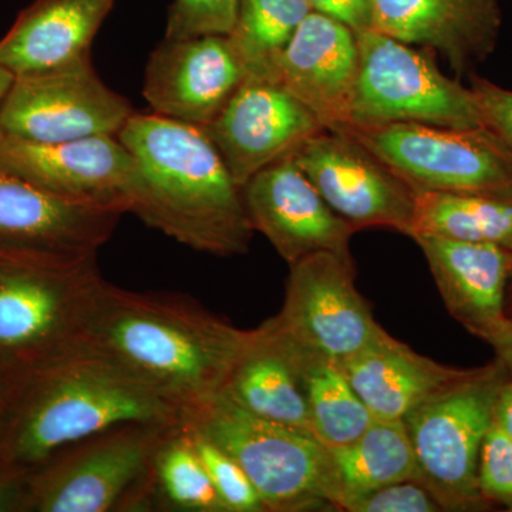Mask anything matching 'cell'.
Instances as JSON below:
<instances>
[{
    "label": "cell",
    "instance_id": "2",
    "mask_svg": "<svg viewBox=\"0 0 512 512\" xmlns=\"http://www.w3.org/2000/svg\"><path fill=\"white\" fill-rule=\"evenodd\" d=\"M117 137L140 173L131 214L195 251L247 254L255 231L242 190L202 128L134 113Z\"/></svg>",
    "mask_w": 512,
    "mask_h": 512
},
{
    "label": "cell",
    "instance_id": "3",
    "mask_svg": "<svg viewBox=\"0 0 512 512\" xmlns=\"http://www.w3.org/2000/svg\"><path fill=\"white\" fill-rule=\"evenodd\" d=\"M124 423H183L147 384L89 350L25 372L0 429V470L26 474L64 448Z\"/></svg>",
    "mask_w": 512,
    "mask_h": 512
},
{
    "label": "cell",
    "instance_id": "16",
    "mask_svg": "<svg viewBox=\"0 0 512 512\" xmlns=\"http://www.w3.org/2000/svg\"><path fill=\"white\" fill-rule=\"evenodd\" d=\"M244 80L227 35L165 37L148 57L143 96L157 116L205 128Z\"/></svg>",
    "mask_w": 512,
    "mask_h": 512
},
{
    "label": "cell",
    "instance_id": "17",
    "mask_svg": "<svg viewBox=\"0 0 512 512\" xmlns=\"http://www.w3.org/2000/svg\"><path fill=\"white\" fill-rule=\"evenodd\" d=\"M242 198L254 231L289 265L316 252L349 254L356 229L326 204L291 156L256 173Z\"/></svg>",
    "mask_w": 512,
    "mask_h": 512
},
{
    "label": "cell",
    "instance_id": "38",
    "mask_svg": "<svg viewBox=\"0 0 512 512\" xmlns=\"http://www.w3.org/2000/svg\"><path fill=\"white\" fill-rule=\"evenodd\" d=\"M493 348L512 379V328L494 343Z\"/></svg>",
    "mask_w": 512,
    "mask_h": 512
},
{
    "label": "cell",
    "instance_id": "32",
    "mask_svg": "<svg viewBox=\"0 0 512 512\" xmlns=\"http://www.w3.org/2000/svg\"><path fill=\"white\" fill-rule=\"evenodd\" d=\"M439 501L426 485L417 480L384 485L353 498L346 504L350 512H434L441 511Z\"/></svg>",
    "mask_w": 512,
    "mask_h": 512
},
{
    "label": "cell",
    "instance_id": "14",
    "mask_svg": "<svg viewBox=\"0 0 512 512\" xmlns=\"http://www.w3.org/2000/svg\"><path fill=\"white\" fill-rule=\"evenodd\" d=\"M0 165L56 197L123 214L140 181L136 160L117 136L40 144L0 133Z\"/></svg>",
    "mask_w": 512,
    "mask_h": 512
},
{
    "label": "cell",
    "instance_id": "8",
    "mask_svg": "<svg viewBox=\"0 0 512 512\" xmlns=\"http://www.w3.org/2000/svg\"><path fill=\"white\" fill-rule=\"evenodd\" d=\"M356 39L359 69L345 128L390 123L487 127L473 90L441 73L429 55L375 29L357 32Z\"/></svg>",
    "mask_w": 512,
    "mask_h": 512
},
{
    "label": "cell",
    "instance_id": "31",
    "mask_svg": "<svg viewBox=\"0 0 512 512\" xmlns=\"http://www.w3.org/2000/svg\"><path fill=\"white\" fill-rule=\"evenodd\" d=\"M478 484L487 503L495 501L512 511V440L494 423L481 447Z\"/></svg>",
    "mask_w": 512,
    "mask_h": 512
},
{
    "label": "cell",
    "instance_id": "24",
    "mask_svg": "<svg viewBox=\"0 0 512 512\" xmlns=\"http://www.w3.org/2000/svg\"><path fill=\"white\" fill-rule=\"evenodd\" d=\"M338 483L339 510L353 498L400 481H419V467L404 420L372 421L345 446L330 448Z\"/></svg>",
    "mask_w": 512,
    "mask_h": 512
},
{
    "label": "cell",
    "instance_id": "39",
    "mask_svg": "<svg viewBox=\"0 0 512 512\" xmlns=\"http://www.w3.org/2000/svg\"><path fill=\"white\" fill-rule=\"evenodd\" d=\"M15 79V74L10 72L8 67L0 62V104L8 96L9 90L12 89L13 83H15Z\"/></svg>",
    "mask_w": 512,
    "mask_h": 512
},
{
    "label": "cell",
    "instance_id": "22",
    "mask_svg": "<svg viewBox=\"0 0 512 512\" xmlns=\"http://www.w3.org/2000/svg\"><path fill=\"white\" fill-rule=\"evenodd\" d=\"M342 366L355 392L379 420H404L433 394L476 372L421 356L382 326L365 348Z\"/></svg>",
    "mask_w": 512,
    "mask_h": 512
},
{
    "label": "cell",
    "instance_id": "13",
    "mask_svg": "<svg viewBox=\"0 0 512 512\" xmlns=\"http://www.w3.org/2000/svg\"><path fill=\"white\" fill-rule=\"evenodd\" d=\"M289 266L279 328L340 363L365 348L380 325L357 291L350 252H316Z\"/></svg>",
    "mask_w": 512,
    "mask_h": 512
},
{
    "label": "cell",
    "instance_id": "19",
    "mask_svg": "<svg viewBox=\"0 0 512 512\" xmlns=\"http://www.w3.org/2000/svg\"><path fill=\"white\" fill-rule=\"evenodd\" d=\"M357 69L356 33L311 12L276 59L272 80L308 107L326 130L339 131L348 124Z\"/></svg>",
    "mask_w": 512,
    "mask_h": 512
},
{
    "label": "cell",
    "instance_id": "21",
    "mask_svg": "<svg viewBox=\"0 0 512 512\" xmlns=\"http://www.w3.org/2000/svg\"><path fill=\"white\" fill-rule=\"evenodd\" d=\"M221 394L255 416L313 434L295 343L274 318L248 330Z\"/></svg>",
    "mask_w": 512,
    "mask_h": 512
},
{
    "label": "cell",
    "instance_id": "37",
    "mask_svg": "<svg viewBox=\"0 0 512 512\" xmlns=\"http://www.w3.org/2000/svg\"><path fill=\"white\" fill-rule=\"evenodd\" d=\"M494 424L512 440V379L508 377L495 400Z\"/></svg>",
    "mask_w": 512,
    "mask_h": 512
},
{
    "label": "cell",
    "instance_id": "9",
    "mask_svg": "<svg viewBox=\"0 0 512 512\" xmlns=\"http://www.w3.org/2000/svg\"><path fill=\"white\" fill-rule=\"evenodd\" d=\"M342 131L413 190L512 200V146L491 128L390 123Z\"/></svg>",
    "mask_w": 512,
    "mask_h": 512
},
{
    "label": "cell",
    "instance_id": "6",
    "mask_svg": "<svg viewBox=\"0 0 512 512\" xmlns=\"http://www.w3.org/2000/svg\"><path fill=\"white\" fill-rule=\"evenodd\" d=\"M173 426L119 424L64 448L29 474L28 512L151 511V460Z\"/></svg>",
    "mask_w": 512,
    "mask_h": 512
},
{
    "label": "cell",
    "instance_id": "36",
    "mask_svg": "<svg viewBox=\"0 0 512 512\" xmlns=\"http://www.w3.org/2000/svg\"><path fill=\"white\" fill-rule=\"evenodd\" d=\"M23 376H25V372L0 357V429L5 423Z\"/></svg>",
    "mask_w": 512,
    "mask_h": 512
},
{
    "label": "cell",
    "instance_id": "40",
    "mask_svg": "<svg viewBox=\"0 0 512 512\" xmlns=\"http://www.w3.org/2000/svg\"><path fill=\"white\" fill-rule=\"evenodd\" d=\"M510 288H511V298H512V282H511Z\"/></svg>",
    "mask_w": 512,
    "mask_h": 512
},
{
    "label": "cell",
    "instance_id": "26",
    "mask_svg": "<svg viewBox=\"0 0 512 512\" xmlns=\"http://www.w3.org/2000/svg\"><path fill=\"white\" fill-rule=\"evenodd\" d=\"M417 234L495 245L512 252V200L487 195L416 191L410 238Z\"/></svg>",
    "mask_w": 512,
    "mask_h": 512
},
{
    "label": "cell",
    "instance_id": "18",
    "mask_svg": "<svg viewBox=\"0 0 512 512\" xmlns=\"http://www.w3.org/2000/svg\"><path fill=\"white\" fill-rule=\"evenodd\" d=\"M444 305L460 325L491 346L512 328L507 292L512 252L440 235L417 234Z\"/></svg>",
    "mask_w": 512,
    "mask_h": 512
},
{
    "label": "cell",
    "instance_id": "30",
    "mask_svg": "<svg viewBox=\"0 0 512 512\" xmlns=\"http://www.w3.org/2000/svg\"><path fill=\"white\" fill-rule=\"evenodd\" d=\"M239 0H175L168 16L167 39L229 35Z\"/></svg>",
    "mask_w": 512,
    "mask_h": 512
},
{
    "label": "cell",
    "instance_id": "10",
    "mask_svg": "<svg viewBox=\"0 0 512 512\" xmlns=\"http://www.w3.org/2000/svg\"><path fill=\"white\" fill-rule=\"evenodd\" d=\"M134 113L130 101L106 86L89 59L16 77L0 104V133L40 144L117 136Z\"/></svg>",
    "mask_w": 512,
    "mask_h": 512
},
{
    "label": "cell",
    "instance_id": "27",
    "mask_svg": "<svg viewBox=\"0 0 512 512\" xmlns=\"http://www.w3.org/2000/svg\"><path fill=\"white\" fill-rule=\"evenodd\" d=\"M151 511L227 512L183 423L164 431L154 450Z\"/></svg>",
    "mask_w": 512,
    "mask_h": 512
},
{
    "label": "cell",
    "instance_id": "28",
    "mask_svg": "<svg viewBox=\"0 0 512 512\" xmlns=\"http://www.w3.org/2000/svg\"><path fill=\"white\" fill-rule=\"evenodd\" d=\"M311 12L306 0H239L227 36L245 77L272 80L276 59Z\"/></svg>",
    "mask_w": 512,
    "mask_h": 512
},
{
    "label": "cell",
    "instance_id": "33",
    "mask_svg": "<svg viewBox=\"0 0 512 512\" xmlns=\"http://www.w3.org/2000/svg\"><path fill=\"white\" fill-rule=\"evenodd\" d=\"M471 90L476 97L485 126L512 146V90L474 76Z\"/></svg>",
    "mask_w": 512,
    "mask_h": 512
},
{
    "label": "cell",
    "instance_id": "15",
    "mask_svg": "<svg viewBox=\"0 0 512 512\" xmlns=\"http://www.w3.org/2000/svg\"><path fill=\"white\" fill-rule=\"evenodd\" d=\"M323 128L281 84L245 77L221 113L202 130L242 190L256 173L291 156Z\"/></svg>",
    "mask_w": 512,
    "mask_h": 512
},
{
    "label": "cell",
    "instance_id": "4",
    "mask_svg": "<svg viewBox=\"0 0 512 512\" xmlns=\"http://www.w3.org/2000/svg\"><path fill=\"white\" fill-rule=\"evenodd\" d=\"M183 424L237 461L265 511L339 510L330 448L312 433L255 416L221 393L185 413Z\"/></svg>",
    "mask_w": 512,
    "mask_h": 512
},
{
    "label": "cell",
    "instance_id": "34",
    "mask_svg": "<svg viewBox=\"0 0 512 512\" xmlns=\"http://www.w3.org/2000/svg\"><path fill=\"white\" fill-rule=\"evenodd\" d=\"M312 12L328 16L348 26L353 32L372 29L370 0H306Z\"/></svg>",
    "mask_w": 512,
    "mask_h": 512
},
{
    "label": "cell",
    "instance_id": "12",
    "mask_svg": "<svg viewBox=\"0 0 512 512\" xmlns=\"http://www.w3.org/2000/svg\"><path fill=\"white\" fill-rule=\"evenodd\" d=\"M326 204L356 231L412 234L416 191L345 131L320 130L291 154Z\"/></svg>",
    "mask_w": 512,
    "mask_h": 512
},
{
    "label": "cell",
    "instance_id": "29",
    "mask_svg": "<svg viewBox=\"0 0 512 512\" xmlns=\"http://www.w3.org/2000/svg\"><path fill=\"white\" fill-rule=\"evenodd\" d=\"M190 431L195 448L227 512H265L258 491L245 471L224 450Z\"/></svg>",
    "mask_w": 512,
    "mask_h": 512
},
{
    "label": "cell",
    "instance_id": "11",
    "mask_svg": "<svg viewBox=\"0 0 512 512\" xmlns=\"http://www.w3.org/2000/svg\"><path fill=\"white\" fill-rule=\"evenodd\" d=\"M123 212L56 197L0 165V259L64 266L97 258Z\"/></svg>",
    "mask_w": 512,
    "mask_h": 512
},
{
    "label": "cell",
    "instance_id": "7",
    "mask_svg": "<svg viewBox=\"0 0 512 512\" xmlns=\"http://www.w3.org/2000/svg\"><path fill=\"white\" fill-rule=\"evenodd\" d=\"M507 377L500 360L477 367L473 375L433 394L404 417L419 481L443 510H480L487 504L478 484V461Z\"/></svg>",
    "mask_w": 512,
    "mask_h": 512
},
{
    "label": "cell",
    "instance_id": "23",
    "mask_svg": "<svg viewBox=\"0 0 512 512\" xmlns=\"http://www.w3.org/2000/svg\"><path fill=\"white\" fill-rule=\"evenodd\" d=\"M114 0H39L0 40V62L19 76L92 59V43Z\"/></svg>",
    "mask_w": 512,
    "mask_h": 512
},
{
    "label": "cell",
    "instance_id": "25",
    "mask_svg": "<svg viewBox=\"0 0 512 512\" xmlns=\"http://www.w3.org/2000/svg\"><path fill=\"white\" fill-rule=\"evenodd\" d=\"M292 340L301 366L313 434L329 448L352 443L365 433L375 417L353 389L342 363Z\"/></svg>",
    "mask_w": 512,
    "mask_h": 512
},
{
    "label": "cell",
    "instance_id": "1",
    "mask_svg": "<svg viewBox=\"0 0 512 512\" xmlns=\"http://www.w3.org/2000/svg\"><path fill=\"white\" fill-rule=\"evenodd\" d=\"M247 336L183 293L133 292L104 281L83 350L123 367L184 416L222 392Z\"/></svg>",
    "mask_w": 512,
    "mask_h": 512
},
{
    "label": "cell",
    "instance_id": "20",
    "mask_svg": "<svg viewBox=\"0 0 512 512\" xmlns=\"http://www.w3.org/2000/svg\"><path fill=\"white\" fill-rule=\"evenodd\" d=\"M372 29L437 50L458 72L493 52L501 25L497 0H370Z\"/></svg>",
    "mask_w": 512,
    "mask_h": 512
},
{
    "label": "cell",
    "instance_id": "5",
    "mask_svg": "<svg viewBox=\"0 0 512 512\" xmlns=\"http://www.w3.org/2000/svg\"><path fill=\"white\" fill-rule=\"evenodd\" d=\"M104 281L96 259L64 266L0 259V357L29 372L82 352Z\"/></svg>",
    "mask_w": 512,
    "mask_h": 512
},
{
    "label": "cell",
    "instance_id": "35",
    "mask_svg": "<svg viewBox=\"0 0 512 512\" xmlns=\"http://www.w3.org/2000/svg\"><path fill=\"white\" fill-rule=\"evenodd\" d=\"M29 476L0 470V512H28Z\"/></svg>",
    "mask_w": 512,
    "mask_h": 512
}]
</instances>
